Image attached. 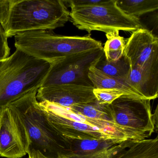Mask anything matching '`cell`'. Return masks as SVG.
I'll list each match as a JSON object with an SVG mask.
<instances>
[{"instance_id": "7402d4cb", "label": "cell", "mask_w": 158, "mask_h": 158, "mask_svg": "<svg viewBox=\"0 0 158 158\" xmlns=\"http://www.w3.org/2000/svg\"><path fill=\"white\" fill-rule=\"evenodd\" d=\"M8 39L4 28L0 24V61L10 56V48L8 44Z\"/></svg>"}, {"instance_id": "5bb4252c", "label": "cell", "mask_w": 158, "mask_h": 158, "mask_svg": "<svg viewBox=\"0 0 158 158\" xmlns=\"http://www.w3.org/2000/svg\"><path fill=\"white\" fill-rule=\"evenodd\" d=\"M89 77L94 88L117 89L122 91L125 96L136 98L146 99L127 80L109 76L97 69L95 66L89 68Z\"/></svg>"}, {"instance_id": "44dd1931", "label": "cell", "mask_w": 158, "mask_h": 158, "mask_svg": "<svg viewBox=\"0 0 158 158\" xmlns=\"http://www.w3.org/2000/svg\"><path fill=\"white\" fill-rule=\"evenodd\" d=\"M136 141L131 139L125 140L110 147L92 158H118Z\"/></svg>"}, {"instance_id": "9c48e42d", "label": "cell", "mask_w": 158, "mask_h": 158, "mask_svg": "<svg viewBox=\"0 0 158 158\" xmlns=\"http://www.w3.org/2000/svg\"><path fill=\"white\" fill-rule=\"evenodd\" d=\"M123 57L131 67L148 68L158 66V39L151 31L139 28L125 39Z\"/></svg>"}, {"instance_id": "ba28073f", "label": "cell", "mask_w": 158, "mask_h": 158, "mask_svg": "<svg viewBox=\"0 0 158 158\" xmlns=\"http://www.w3.org/2000/svg\"><path fill=\"white\" fill-rule=\"evenodd\" d=\"M27 134L16 113L7 105L0 110V156L21 158L28 153Z\"/></svg>"}, {"instance_id": "277c9868", "label": "cell", "mask_w": 158, "mask_h": 158, "mask_svg": "<svg viewBox=\"0 0 158 158\" xmlns=\"http://www.w3.org/2000/svg\"><path fill=\"white\" fill-rule=\"evenodd\" d=\"M17 49L39 60L51 63L59 59L102 48L100 41L91 37L61 35L52 30L24 32L15 36Z\"/></svg>"}, {"instance_id": "52a82bcc", "label": "cell", "mask_w": 158, "mask_h": 158, "mask_svg": "<svg viewBox=\"0 0 158 158\" xmlns=\"http://www.w3.org/2000/svg\"><path fill=\"white\" fill-rule=\"evenodd\" d=\"M104 58L102 47L54 61L50 63L40 87L64 84L93 87L89 77V68Z\"/></svg>"}, {"instance_id": "5b68a950", "label": "cell", "mask_w": 158, "mask_h": 158, "mask_svg": "<svg viewBox=\"0 0 158 158\" xmlns=\"http://www.w3.org/2000/svg\"><path fill=\"white\" fill-rule=\"evenodd\" d=\"M70 20L78 29L90 34L98 31L109 34L115 31L132 32L142 28L139 19L124 13L116 0H104L97 5L71 7Z\"/></svg>"}, {"instance_id": "d6986e66", "label": "cell", "mask_w": 158, "mask_h": 158, "mask_svg": "<svg viewBox=\"0 0 158 158\" xmlns=\"http://www.w3.org/2000/svg\"><path fill=\"white\" fill-rule=\"evenodd\" d=\"M107 41L103 48L104 57L108 61H116L123 55L125 39L119 35V31L106 34Z\"/></svg>"}, {"instance_id": "d4e9b609", "label": "cell", "mask_w": 158, "mask_h": 158, "mask_svg": "<svg viewBox=\"0 0 158 158\" xmlns=\"http://www.w3.org/2000/svg\"><path fill=\"white\" fill-rule=\"evenodd\" d=\"M27 154H28V158H48L38 151L34 150L30 151Z\"/></svg>"}, {"instance_id": "ac0fdd59", "label": "cell", "mask_w": 158, "mask_h": 158, "mask_svg": "<svg viewBox=\"0 0 158 158\" xmlns=\"http://www.w3.org/2000/svg\"><path fill=\"white\" fill-rule=\"evenodd\" d=\"M95 67L109 76L127 80L130 66L128 61L123 56L116 61H108L105 57L97 63Z\"/></svg>"}, {"instance_id": "7c38bea8", "label": "cell", "mask_w": 158, "mask_h": 158, "mask_svg": "<svg viewBox=\"0 0 158 158\" xmlns=\"http://www.w3.org/2000/svg\"><path fill=\"white\" fill-rule=\"evenodd\" d=\"M68 152L61 158H92L123 141L111 138H66Z\"/></svg>"}, {"instance_id": "603a6c76", "label": "cell", "mask_w": 158, "mask_h": 158, "mask_svg": "<svg viewBox=\"0 0 158 158\" xmlns=\"http://www.w3.org/2000/svg\"><path fill=\"white\" fill-rule=\"evenodd\" d=\"M12 0H0V24L4 26L9 15Z\"/></svg>"}, {"instance_id": "6da1fadb", "label": "cell", "mask_w": 158, "mask_h": 158, "mask_svg": "<svg viewBox=\"0 0 158 158\" xmlns=\"http://www.w3.org/2000/svg\"><path fill=\"white\" fill-rule=\"evenodd\" d=\"M34 90L10 102L8 105L19 116L27 134L28 152L34 150L48 158H61L68 152L66 138L51 125L36 98Z\"/></svg>"}, {"instance_id": "484cf974", "label": "cell", "mask_w": 158, "mask_h": 158, "mask_svg": "<svg viewBox=\"0 0 158 158\" xmlns=\"http://www.w3.org/2000/svg\"><path fill=\"white\" fill-rule=\"evenodd\" d=\"M152 117H153V122H154V126H155V131L156 132L158 130V109L157 107L156 108V111L155 113L152 114Z\"/></svg>"}, {"instance_id": "8992f818", "label": "cell", "mask_w": 158, "mask_h": 158, "mask_svg": "<svg viewBox=\"0 0 158 158\" xmlns=\"http://www.w3.org/2000/svg\"><path fill=\"white\" fill-rule=\"evenodd\" d=\"M150 101L124 95L109 105L115 126L127 139H146L155 132Z\"/></svg>"}, {"instance_id": "9a60e30c", "label": "cell", "mask_w": 158, "mask_h": 158, "mask_svg": "<svg viewBox=\"0 0 158 158\" xmlns=\"http://www.w3.org/2000/svg\"><path fill=\"white\" fill-rule=\"evenodd\" d=\"M68 108L75 113L85 117L109 122L115 125L109 105L100 104L97 100L89 103L75 104Z\"/></svg>"}, {"instance_id": "cb8c5ba5", "label": "cell", "mask_w": 158, "mask_h": 158, "mask_svg": "<svg viewBox=\"0 0 158 158\" xmlns=\"http://www.w3.org/2000/svg\"><path fill=\"white\" fill-rule=\"evenodd\" d=\"M104 0H72L64 1L65 4L69 5L70 7L78 6H86L89 5H97L102 3Z\"/></svg>"}, {"instance_id": "2e32d148", "label": "cell", "mask_w": 158, "mask_h": 158, "mask_svg": "<svg viewBox=\"0 0 158 158\" xmlns=\"http://www.w3.org/2000/svg\"><path fill=\"white\" fill-rule=\"evenodd\" d=\"M118 158H158V138L135 142Z\"/></svg>"}, {"instance_id": "8fae6325", "label": "cell", "mask_w": 158, "mask_h": 158, "mask_svg": "<svg viewBox=\"0 0 158 158\" xmlns=\"http://www.w3.org/2000/svg\"><path fill=\"white\" fill-rule=\"evenodd\" d=\"M39 104L52 127L66 138L114 139L98 127L60 114L49 108L44 102H39Z\"/></svg>"}, {"instance_id": "ffe728a7", "label": "cell", "mask_w": 158, "mask_h": 158, "mask_svg": "<svg viewBox=\"0 0 158 158\" xmlns=\"http://www.w3.org/2000/svg\"><path fill=\"white\" fill-rule=\"evenodd\" d=\"M93 92L98 102L102 105H110L116 99L124 95L120 90L110 89L94 88Z\"/></svg>"}, {"instance_id": "4fadbf2b", "label": "cell", "mask_w": 158, "mask_h": 158, "mask_svg": "<svg viewBox=\"0 0 158 158\" xmlns=\"http://www.w3.org/2000/svg\"><path fill=\"white\" fill-rule=\"evenodd\" d=\"M127 80L145 98L152 100L158 97V66L144 69L130 66Z\"/></svg>"}, {"instance_id": "3957f363", "label": "cell", "mask_w": 158, "mask_h": 158, "mask_svg": "<svg viewBox=\"0 0 158 158\" xmlns=\"http://www.w3.org/2000/svg\"><path fill=\"white\" fill-rule=\"evenodd\" d=\"M49 63L16 49L0 61V110L10 102L41 87Z\"/></svg>"}, {"instance_id": "e0dca14e", "label": "cell", "mask_w": 158, "mask_h": 158, "mask_svg": "<svg viewBox=\"0 0 158 158\" xmlns=\"http://www.w3.org/2000/svg\"><path fill=\"white\" fill-rule=\"evenodd\" d=\"M116 4L126 14L138 19L158 9V0H116Z\"/></svg>"}, {"instance_id": "30bf717a", "label": "cell", "mask_w": 158, "mask_h": 158, "mask_svg": "<svg viewBox=\"0 0 158 158\" xmlns=\"http://www.w3.org/2000/svg\"><path fill=\"white\" fill-rule=\"evenodd\" d=\"M93 87L64 84L40 87L37 90L38 102L47 101L69 108L75 104H83L96 101Z\"/></svg>"}, {"instance_id": "7a4b0ae2", "label": "cell", "mask_w": 158, "mask_h": 158, "mask_svg": "<svg viewBox=\"0 0 158 158\" xmlns=\"http://www.w3.org/2000/svg\"><path fill=\"white\" fill-rule=\"evenodd\" d=\"M70 12L61 0H12L3 26L7 37L36 30H52L70 20Z\"/></svg>"}]
</instances>
